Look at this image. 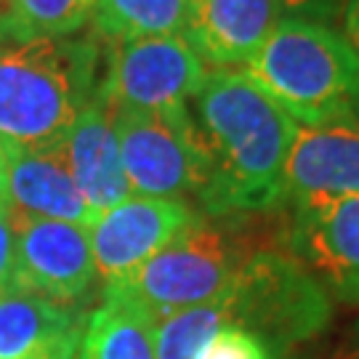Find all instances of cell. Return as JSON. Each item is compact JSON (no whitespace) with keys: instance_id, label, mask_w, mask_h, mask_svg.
Listing matches in <instances>:
<instances>
[{"instance_id":"1","label":"cell","mask_w":359,"mask_h":359,"mask_svg":"<svg viewBox=\"0 0 359 359\" xmlns=\"http://www.w3.org/2000/svg\"><path fill=\"white\" fill-rule=\"evenodd\" d=\"M203 149V216L266 213L285 205V163L298 123L243 69H210L192 99Z\"/></svg>"},{"instance_id":"2","label":"cell","mask_w":359,"mask_h":359,"mask_svg":"<svg viewBox=\"0 0 359 359\" xmlns=\"http://www.w3.org/2000/svg\"><path fill=\"white\" fill-rule=\"evenodd\" d=\"M96 38H0L3 149L62 147L99 93Z\"/></svg>"},{"instance_id":"3","label":"cell","mask_w":359,"mask_h":359,"mask_svg":"<svg viewBox=\"0 0 359 359\" xmlns=\"http://www.w3.org/2000/svg\"><path fill=\"white\" fill-rule=\"evenodd\" d=\"M243 72L298 126L359 115V56L333 25L283 16Z\"/></svg>"},{"instance_id":"4","label":"cell","mask_w":359,"mask_h":359,"mask_svg":"<svg viewBox=\"0 0 359 359\" xmlns=\"http://www.w3.org/2000/svg\"><path fill=\"white\" fill-rule=\"evenodd\" d=\"M250 256L231 231L197 213L189 226L157 250L120 283L107 285L104 295L139 309L160 322L181 309L210 304L224 293L245 258Z\"/></svg>"},{"instance_id":"5","label":"cell","mask_w":359,"mask_h":359,"mask_svg":"<svg viewBox=\"0 0 359 359\" xmlns=\"http://www.w3.org/2000/svg\"><path fill=\"white\" fill-rule=\"evenodd\" d=\"M218 298L229 327L253 333L271 351L320 335L333 317L327 290L283 250H253Z\"/></svg>"},{"instance_id":"6","label":"cell","mask_w":359,"mask_h":359,"mask_svg":"<svg viewBox=\"0 0 359 359\" xmlns=\"http://www.w3.org/2000/svg\"><path fill=\"white\" fill-rule=\"evenodd\" d=\"M112 115L130 192L165 200L197 194L203 181V149L189 104L165 112L112 107Z\"/></svg>"},{"instance_id":"7","label":"cell","mask_w":359,"mask_h":359,"mask_svg":"<svg viewBox=\"0 0 359 359\" xmlns=\"http://www.w3.org/2000/svg\"><path fill=\"white\" fill-rule=\"evenodd\" d=\"M210 67L184 35L139 38L109 46L99 93L115 109L165 112L187 107L203 88Z\"/></svg>"},{"instance_id":"8","label":"cell","mask_w":359,"mask_h":359,"mask_svg":"<svg viewBox=\"0 0 359 359\" xmlns=\"http://www.w3.org/2000/svg\"><path fill=\"white\" fill-rule=\"evenodd\" d=\"M13 224L11 283L62 306H80L99 283L88 226L19 216Z\"/></svg>"},{"instance_id":"9","label":"cell","mask_w":359,"mask_h":359,"mask_svg":"<svg viewBox=\"0 0 359 359\" xmlns=\"http://www.w3.org/2000/svg\"><path fill=\"white\" fill-rule=\"evenodd\" d=\"M194 218L197 210L187 200L142 194L126 197L123 203L93 218L88 226L96 277L104 287L120 283L147 264L157 250H163Z\"/></svg>"},{"instance_id":"10","label":"cell","mask_w":359,"mask_h":359,"mask_svg":"<svg viewBox=\"0 0 359 359\" xmlns=\"http://www.w3.org/2000/svg\"><path fill=\"white\" fill-rule=\"evenodd\" d=\"M285 245L325 290L359 306V194L293 205Z\"/></svg>"},{"instance_id":"11","label":"cell","mask_w":359,"mask_h":359,"mask_svg":"<svg viewBox=\"0 0 359 359\" xmlns=\"http://www.w3.org/2000/svg\"><path fill=\"white\" fill-rule=\"evenodd\" d=\"M359 194V115L298 126L285 163V205Z\"/></svg>"},{"instance_id":"12","label":"cell","mask_w":359,"mask_h":359,"mask_svg":"<svg viewBox=\"0 0 359 359\" xmlns=\"http://www.w3.org/2000/svg\"><path fill=\"white\" fill-rule=\"evenodd\" d=\"M280 19V0H192L184 38L210 69H237L256 56Z\"/></svg>"},{"instance_id":"13","label":"cell","mask_w":359,"mask_h":359,"mask_svg":"<svg viewBox=\"0 0 359 359\" xmlns=\"http://www.w3.org/2000/svg\"><path fill=\"white\" fill-rule=\"evenodd\" d=\"M62 149L93 218L133 194L120 157L115 115L102 93H96L93 102L80 112Z\"/></svg>"},{"instance_id":"14","label":"cell","mask_w":359,"mask_h":359,"mask_svg":"<svg viewBox=\"0 0 359 359\" xmlns=\"http://www.w3.org/2000/svg\"><path fill=\"white\" fill-rule=\"evenodd\" d=\"M83 311L6 285L0 290V359H75Z\"/></svg>"},{"instance_id":"15","label":"cell","mask_w":359,"mask_h":359,"mask_svg":"<svg viewBox=\"0 0 359 359\" xmlns=\"http://www.w3.org/2000/svg\"><path fill=\"white\" fill-rule=\"evenodd\" d=\"M6 197L19 216L51 218L90 226L88 205L69 173L62 147L8 149L6 152Z\"/></svg>"},{"instance_id":"16","label":"cell","mask_w":359,"mask_h":359,"mask_svg":"<svg viewBox=\"0 0 359 359\" xmlns=\"http://www.w3.org/2000/svg\"><path fill=\"white\" fill-rule=\"evenodd\" d=\"M192 0H96L93 38L109 46L139 38L184 35Z\"/></svg>"},{"instance_id":"17","label":"cell","mask_w":359,"mask_h":359,"mask_svg":"<svg viewBox=\"0 0 359 359\" xmlns=\"http://www.w3.org/2000/svg\"><path fill=\"white\" fill-rule=\"evenodd\" d=\"M75 359H157L154 322L139 309L107 298L83 327Z\"/></svg>"},{"instance_id":"18","label":"cell","mask_w":359,"mask_h":359,"mask_svg":"<svg viewBox=\"0 0 359 359\" xmlns=\"http://www.w3.org/2000/svg\"><path fill=\"white\" fill-rule=\"evenodd\" d=\"M96 0H6L0 38H69L90 25Z\"/></svg>"},{"instance_id":"19","label":"cell","mask_w":359,"mask_h":359,"mask_svg":"<svg viewBox=\"0 0 359 359\" xmlns=\"http://www.w3.org/2000/svg\"><path fill=\"white\" fill-rule=\"evenodd\" d=\"M226 322L221 298L192 309H181L170 317L154 322V354L157 359H203Z\"/></svg>"},{"instance_id":"20","label":"cell","mask_w":359,"mask_h":359,"mask_svg":"<svg viewBox=\"0 0 359 359\" xmlns=\"http://www.w3.org/2000/svg\"><path fill=\"white\" fill-rule=\"evenodd\" d=\"M203 359H274V351L243 327H224L205 348Z\"/></svg>"},{"instance_id":"21","label":"cell","mask_w":359,"mask_h":359,"mask_svg":"<svg viewBox=\"0 0 359 359\" xmlns=\"http://www.w3.org/2000/svg\"><path fill=\"white\" fill-rule=\"evenodd\" d=\"M280 3H283V16L333 25V19L341 16L346 0H280Z\"/></svg>"},{"instance_id":"22","label":"cell","mask_w":359,"mask_h":359,"mask_svg":"<svg viewBox=\"0 0 359 359\" xmlns=\"http://www.w3.org/2000/svg\"><path fill=\"white\" fill-rule=\"evenodd\" d=\"M13 269V224L8 203H0V290L11 283Z\"/></svg>"},{"instance_id":"23","label":"cell","mask_w":359,"mask_h":359,"mask_svg":"<svg viewBox=\"0 0 359 359\" xmlns=\"http://www.w3.org/2000/svg\"><path fill=\"white\" fill-rule=\"evenodd\" d=\"M338 19H341V35L359 56V0H346Z\"/></svg>"},{"instance_id":"24","label":"cell","mask_w":359,"mask_h":359,"mask_svg":"<svg viewBox=\"0 0 359 359\" xmlns=\"http://www.w3.org/2000/svg\"><path fill=\"white\" fill-rule=\"evenodd\" d=\"M327 359H359V322L344 335V341L330 351Z\"/></svg>"},{"instance_id":"25","label":"cell","mask_w":359,"mask_h":359,"mask_svg":"<svg viewBox=\"0 0 359 359\" xmlns=\"http://www.w3.org/2000/svg\"><path fill=\"white\" fill-rule=\"evenodd\" d=\"M0 203H8L6 197V149L0 144Z\"/></svg>"},{"instance_id":"26","label":"cell","mask_w":359,"mask_h":359,"mask_svg":"<svg viewBox=\"0 0 359 359\" xmlns=\"http://www.w3.org/2000/svg\"><path fill=\"white\" fill-rule=\"evenodd\" d=\"M8 11V6H0V13H6Z\"/></svg>"},{"instance_id":"27","label":"cell","mask_w":359,"mask_h":359,"mask_svg":"<svg viewBox=\"0 0 359 359\" xmlns=\"http://www.w3.org/2000/svg\"><path fill=\"white\" fill-rule=\"evenodd\" d=\"M0 6H6V0H0Z\"/></svg>"}]
</instances>
